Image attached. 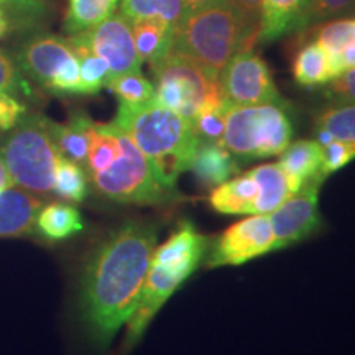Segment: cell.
<instances>
[{"instance_id": "42", "label": "cell", "mask_w": 355, "mask_h": 355, "mask_svg": "<svg viewBox=\"0 0 355 355\" xmlns=\"http://www.w3.org/2000/svg\"><path fill=\"white\" fill-rule=\"evenodd\" d=\"M222 2H229V0H184L188 10H198V8L216 6V3H222Z\"/></svg>"}, {"instance_id": "7", "label": "cell", "mask_w": 355, "mask_h": 355, "mask_svg": "<svg viewBox=\"0 0 355 355\" xmlns=\"http://www.w3.org/2000/svg\"><path fill=\"white\" fill-rule=\"evenodd\" d=\"M155 78V97L159 105L175 110L189 122L194 121L202 105L224 101L220 83L204 73L189 58L176 51L150 64Z\"/></svg>"}, {"instance_id": "8", "label": "cell", "mask_w": 355, "mask_h": 355, "mask_svg": "<svg viewBox=\"0 0 355 355\" xmlns=\"http://www.w3.org/2000/svg\"><path fill=\"white\" fill-rule=\"evenodd\" d=\"M220 91L230 105H282L277 84L266 61L254 50L239 51L219 78Z\"/></svg>"}, {"instance_id": "43", "label": "cell", "mask_w": 355, "mask_h": 355, "mask_svg": "<svg viewBox=\"0 0 355 355\" xmlns=\"http://www.w3.org/2000/svg\"><path fill=\"white\" fill-rule=\"evenodd\" d=\"M314 135H316V141L322 146V148L326 145H329L331 141H334V137H332L329 132L324 130V128H321V127H316V130H314Z\"/></svg>"}, {"instance_id": "32", "label": "cell", "mask_w": 355, "mask_h": 355, "mask_svg": "<svg viewBox=\"0 0 355 355\" xmlns=\"http://www.w3.org/2000/svg\"><path fill=\"white\" fill-rule=\"evenodd\" d=\"M0 92H6L20 101H37L32 81L21 73L12 55L0 50Z\"/></svg>"}, {"instance_id": "28", "label": "cell", "mask_w": 355, "mask_h": 355, "mask_svg": "<svg viewBox=\"0 0 355 355\" xmlns=\"http://www.w3.org/2000/svg\"><path fill=\"white\" fill-rule=\"evenodd\" d=\"M89 180L81 165L68 158H60L55 171V184L53 193L63 201L81 204L87 196Z\"/></svg>"}, {"instance_id": "3", "label": "cell", "mask_w": 355, "mask_h": 355, "mask_svg": "<svg viewBox=\"0 0 355 355\" xmlns=\"http://www.w3.org/2000/svg\"><path fill=\"white\" fill-rule=\"evenodd\" d=\"M259 37L230 2L188 10L175 28L171 50L180 53L214 81L239 51L254 50Z\"/></svg>"}, {"instance_id": "18", "label": "cell", "mask_w": 355, "mask_h": 355, "mask_svg": "<svg viewBox=\"0 0 355 355\" xmlns=\"http://www.w3.org/2000/svg\"><path fill=\"white\" fill-rule=\"evenodd\" d=\"M191 170L204 188H216L235 175L239 166L237 159L224 145L199 140Z\"/></svg>"}, {"instance_id": "20", "label": "cell", "mask_w": 355, "mask_h": 355, "mask_svg": "<svg viewBox=\"0 0 355 355\" xmlns=\"http://www.w3.org/2000/svg\"><path fill=\"white\" fill-rule=\"evenodd\" d=\"M84 220L76 207L66 202H50L40 209L35 222V234L42 241L63 242L81 232Z\"/></svg>"}, {"instance_id": "41", "label": "cell", "mask_w": 355, "mask_h": 355, "mask_svg": "<svg viewBox=\"0 0 355 355\" xmlns=\"http://www.w3.org/2000/svg\"><path fill=\"white\" fill-rule=\"evenodd\" d=\"M12 186H15V183H13L12 176L8 175L7 166H6V163H3V159L0 158V193H2L3 189L12 188Z\"/></svg>"}, {"instance_id": "24", "label": "cell", "mask_w": 355, "mask_h": 355, "mask_svg": "<svg viewBox=\"0 0 355 355\" xmlns=\"http://www.w3.org/2000/svg\"><path fill=\"white\" fill-rule=\"evenodd\" d=\"M293 78L303 87H316L329 84L334 79L331 56L321 44L311 42L296 53L293 61Z\"/></svg>"}, {"instance_id": "6", "label": "cell", "mask_w": 355, "mask_h": 355, "mask_svg": "<svg viewBox=\"0 0 355 355\" xmlns=\"http://www.w3.org/2000/svg\"><path fill=\"white\" fill-rule=\"evenodd\" d=\"M87 180L97 194L119 204L159 206L180 198L176 189H166L158 183L150 162L123 130L119 139V152L110 165Z\"/></svg>"}, {"instance_id": "40", "label": "cell", "mask_w": 355, "mask_h": 355, "mask_svg": "<svg viewBox=\"0 0 355 355\" xmlns=\"http://www.w3.org/2000/svg\"><path fill=\"white\" fill-rule=\"evenodd\" d=\"M15 28V24H13L12 17L8 15V12L3 8L2 6H0V40L6 38L8 33L13 32Z\"/></svg>"}, {"instance_id": "11", "label": "cell", "mask_w": 355, "mask_h": 355, "mask_svg": "<svg viewBox=\"0 0 355 355\" xmlns=\"http://www.w3.org/2000/svg\"><path fill=\"white\" fill-rule=\"evenodd\" d=\"M322 181L321 176L313 178L298 193L288 198L272 214H268L275 237L273 252L303 241L321 227L318 201Z\"/></svg>"}, {"instance_id": "38", "label": "cell", "mask_w": 355, "mask_h": 355, "mask_svg": "<svg viewBox=\"0 0 355 355\" xmlns=\"http://www.w3.org/2000/svg\"><path fill=\"white\" fill-rule=\"evenodd\" d=\"M326 94L343 104H355V68L345 69L332 79Z\"/></svg>"}, {"instance_id": "31", "label": "cell", "mask_w": 355, "mask_h": 355, "mask_svg": "<svg viewBox=\"0 0 355 355\" xmlns=\"http://www.w3.org/2000/svg\"><path fill=\"white\" fill-rule=\"evenodd\" d=\"M314 42L321 44L329 56L340 55L350 44H355V19H339L316 28Z\"/></svg>"}, {"instance_id": "29", "label": "cell", "mask_w": 355, "mask_h": 355, "mask_svg": "<svg viewBox=\"0 0 355 355\" xmlns=\"http://www.w3.org/2000/svg\"><path fill=\"white\" fill-rule=\"evenodd\" d=\"M316 127H321L334 140L355 145V104H340L326 107L318 114Z\"/></svg>"}, {"instance_id": "39", "label": "cell", "mask_w": 355, "mask_h": 355, "mask_svg": "<svg viewBox=\"0 0 355 355\" xmlns=\"http://www.w3.org/2000/svg\"><path fill=\"white\" fill-rule=\"evenodd\" d=\"M229 2L241 13L247 28L259 37L265 0H229Z\"/></svg>"}, {"instance_id": "12", "label": "cell", "mask_w": 355, "mask_h": 355, "mask_svg": "<svg viewBox=\"0 0 355 355\" xmlns=\"http://www.w3.org/2000/svg\"><path fill=\"white\" fill-rule=\"evenodd\" d=\"M74 37L86 44L92 53L105 60L112 78L140 71L141 68V61L133 42L132 25L122 13H114L101 25Z\"/></svg>"}, {"instance_id": "25", "label": "cell", "mask_w": 355, "mask_h": 355, "mask_svg": "<svg viewBox=\"0 0 355 355\" xmlns=\"http://www.w3.org/2000/svg\"><path fill=\"white\" fill-rule=\"evenodd\" d=\"M121 0H68L63 21L64 33L78 35L112 17Z\"/></svg>"}, {"instance_id": "1", "label": "cell", "mask_w": 355, "mask_h": 355, "mask_svg": "<svg viewBox=\"0 0 355 355\" xmlns=\"http://www.w3.org/2000/svg\"><path fill=\"white\" fill-rule=\"evenodd\" d=\"M158 229L128 220L91 252L79 290V314L92 344L107 349L139 303L157 248Z\"/></svg>"}, {"instance_id": "4", "label": "cell", "mask_w": 355, "mask_h": 355, "mask_svg": "<svg viewBox=\"0 0 355 355\" xmlns=\"http://www.w3.org/2000/svg\"><path fill=\"white\" fill-rule=\"evenodd\" d=\"M0 158L15 186L40 198L53 194L61 155L53 140L50 119L43 114L26 112L17 122L0 145Z\"/></svg>"}, {"instance_id": "16", "label": "cell", "mask_w": 355, "mask_h": 355, "mask_svg": "<svg viewBox=\"0 0 355 355\" xmlns=\"http://www.w3.org/2000/svg\"><path fill=\"white\" fill-rule=\"evenodd\" d=\"M313 0H265L259 42H275L309 25Z\"/></svg>"}, {"instance_id": "9", "label": "cell", "mask_w": 355, "mask_h": 355, "mask_svg": "<svg viewBox=\"0 0 355 355\" xmlns=\"http://www.w3.org/2000/svg\"><path fill=\"white\" fill-rule=\"evenodd\" d=\"M275 237L270 217L254 214L230 225L207 248V266H237L273 252Z\"/></svg>"}, {"instance_id": "35", "label": "cell", "mask_w": 355, "mask_h": 355, "mask_svg": "<svg viewBox=\"0 0 355 355\" xmlns=\"http://www.w3.org/2000/svg\"><path fill=\"white\" fill-rule=\"evenodd\" d=\"M355 158V145L354 144H345V141L334 140L329 145H326L322 148V163L319 175L321 178L329 176L331 173H334L345 165H349L350 162Z\"/></svg>"}, {"instance_id": "36", "label": "cell", "mask_w": 355, "mask_h": 355, "mask_svg": "<svg viewBox=\"0 0 355 355\" xmlns=\"http://www.w3.org/2000/svg\"><path fill=\"white\" fill-rule=\"evenodd\" d=\"M355 8V0H313L309 24L344 15Z\"/></svg>"}, {"instance_id": "2", "label": "cell", "mask_w": 355, "mask_h": 355, "mask_svg": "<svg viewBox=\"0 0 355 355\" xmlns=\"http://www.w3.org/2000/svg\"><path fill=\"white\" fill-rule=\"evenodd\" d=\"M114 123L130 137L150 162L158 183L175 189L178 178L191 170L199 139L193 122L157 101L119 102Z\"/></svg>"}, {"instance_id": "5", "label": "cell", "mask_w": 355, "mask_h": 355, "mask_svg": "<svg viewBox=\"0 0 355 355\" xmlns=\"http://www.w3.org/2000/svg\"><path fill=\"white\" fill-rule=\"evenodd\" d=\"M291 139L293 125L282 105L229 104L222 145L237 162L282 155Z\"/></svg>"}, {"instance_id": "37", "label": "cell", "mask_w": 355, "mask_h": 355, "mask_svg": "<svg viewBox=\"0 0 355 355\" xmlns=\"http://www.w3.org/2000/svg\"><path fill=\"white\" fill-rule=\"evenodd\" d=\"M28 112L24 101L6 92H0V130H12L24 115Z\"/></svg>"}, {"instance_id": "34", "label": "cell", "mask_w": 355, "mask_h": 355, "mask_svg": "<svg viewBox=\"0 0 355 355\" xmlns=\"http://www.w3.org/2000/svg\"><path fill=\"white\" fill-rule=\"evenodd\" d=\"M0 6L12 17L15 28L20 30L37 28L48 15V6L44 3L26 2V0H0Z\"/></svg>"}, {"instance_id": "21", "label": "cell", "mask_w": 355, "mask_h": 355, "mask_svg": "<svg viewBox=\"0 0 355 355\" xmlns=\"http://www.w3.org/2000/svg\"><path fill=\"white\" fill-rule=\"evenodd\" d=\"M94 121L87 114L78 112L71 114L68 123H58L50 119V130L55 140L58 152L63 158L84 165L89 148V135Z\"/></svg>"}, {"instance_id": "44", "label": "cell", "mask_w": 355, "mask_h": 355, "mask_svg": "<svg viewBox=\"0 0 355 355\" xmlns=\"http://www.w3.org/2000/svg\"><path fill=\"white\" fill-rule=\"evenodd\" d=\"M26 2H35V3H44V6H48V2H50V0H26Z\"/></svg>"}, {"instance_id": "23", "label": "cell", "mask_w": 355, "mask_h": 355, "mask_svg": "<svg viewBox=\"0 0 355 355\" xmlns=\"http://www.w3.org/2000/svg\"><path fill=\"white\" fill-rule=\"evenodd\" d=\"M250 173L259 184V198L255 201L254 214H272L279 204L295 194L279 163H266L250 170Z\"/></svg>"}, {"instance_id": "13", "label": "cell", "mask_w": 355, "mask_h": 355, "mask_svg": "<svg viewBox=\"0 0 355 355\" xmlns=\"http://www.w3.org/2000/svg\"><path fill=\"white\" fill-rule=\"evenodd\" d=\"M184 279H188V277L176 272V270L150 263V270L145 278L144 288H141L139 303H137L132 316L127 321L123 347L128 350L139 343L141 336L145 334L146 327L150 326V322L155 318V314L162 309V306L166 303V300L180 288Z\"/></svg>"}, {"instance_id": "27", "label": "cell", "mask_w": 355, "mask_h": 355, "mask_svg": "<svg viewBox=\"0 0 355 355\" xmlns=\"http://www.w3.org/2000/svg\"><path fill=\"white\" fill-rule=\"evenodd\" d=\"M68 42L73 48L74 55L79 61V74H81V83L84 89V96H94L102 87L107 86L110 81V69L105 60L92 53L83 42L71 35Z\"/></svg>"}, {"instance_id": "33", "label": "cell", "mask_w": 355, "mask_h": 355, "mask_svg": "<svg viewBox=\"0 0 355 355\" xmlns=\"http://www.w3.org/2000/svg\"><path fill=\"white\" fill-rule=\"evenodd\" d=\"M229 102L222 101L219 104H209L199 109L194 117L193 125L199 140L214 141L222 145V135L225 128V115H227Z\"/></svg>"}, {"instance_id": "19", "label": "cell", "mask_w": 355, "mask_h": 355, "mask_svg": "<svg viewBox=\"0 0 355 355\" xmlns=\"http://www.w3.org/2000/svg\"><path fill=\"white\" fill-rule=\"evenodd\" d=\"M321 163L322 146L316 140L293 141L286 146L279 158V166L285 170L293 193H298L313 178L321 176L319 175Z\"/></svg>"}, {"instance_id": "30", "label": "cell", "mask_w": 355, "mask_h": 355, "mask_svg": "<svg viewBox=\"0 0 355 355\" xmlns=\"http://www.w3.org/2000/svg\"><path fill=\"white\" fill-rule=\"evenodd\" d=\"M105 87L119 97V102L125 104H144L155 97V86L141 74V71L115 76Z\"/></svg>"}, {"instance_id": "10", "label": "cell", "mask_w": 355, "mask_h": 355, "mask_svg": "<svg viewBox=\"0 0 355 355\" xmlns=\"http://www.w3.org/2000/svg\"><path fill=\"white\" fill-rule=\"evenodd\" d=\"M13 60L32 83L50 92L55 79L76 58L68 38L37 32L25 38L13 50Z\"/></svg>"}, {"instance_id": "14", "label": "cell", "mask_w": 355, "mask_h": 355, "mask_svg": "<svg viewBox=\"0 0 355 355\" xmlns=\"http://www.w3.org/2000/svg\"><path fill=\"white\" fill-rule=\"evenodd\" d=\"M209 241L194 229L193 224L183 222L165 243L155 248L152 265L168 266L191 277L206 257Z\"/></svg>"}, {"instance_id": "26", "label": "cell", "mask_w": 355, "mask_h": 355, "mask_svg": "<svg viewBox=\"0 0 355 355\" xmlns=\"http://www.w3.org/2000/svg\"><path fill=\"white\" fill-rule=\"evenodd\" d=\"M121 13L128 21L159 19L176 28L188 7L184 0H121Z\"/></svg>"}, {"instance_id": "15", "label": "cell", "mask_w": 355, "mask_h": 355, "mask_svg": "<svg viewBox=\"0 0 355 355\" xmlns=\"http://www.w3.org/2000/svg\"><path fill=\"white\" fill-rule=\"evenodd\" d=\"M43 199L37 194L12 186L0 193V239L37 237L35 222Z\"/></svg>"}, {"instance_id": "22", "label": "cell", "mask_w": 355, "mask_h": 355, "mask_svg": "<svg viewBox=\"0 0 355 355\" xmlns=\"http://www.w3.org/2000/svg\"><path fill=\"white\" fill-rule=\"evenodd\" d=\"M133 42L141 63L148 64L158 61L171 51L175 26L168 25L159 19H144L130 21Z\"/></svg>"}, {"instance_id": "17", "label": "cell", "mask_w": 355, "mask_h": 355, "mask_svg": "<svg viewBox=\"0 0 355 355\" xmlns=\"http://www.w3.org/2000/svg\"><path fill=\"white\" fill-rule=\"evenodd\" d=\"M259 198V184L255 178L248 171L234 180L216 186L211 191L209 204L219 214L225 216H254V206Z\"/></svg>"}]
</instances>
